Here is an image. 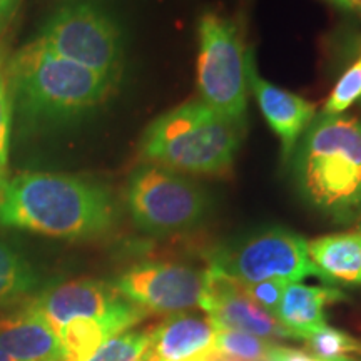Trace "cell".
Here are the masks:
<instances>
[{"label": "cell", "mask_w": 361, "mask_h": 361, "mask_svg": "<svg viewBox=\"0 0 361 361\" xmlns=\"http://www.w3.org/2000/svg\"><path fill=\"white\" fill-rule=\"evenodd\" d=\"M117 221L111 189L94 179L51 171H24L0 184V228L85 241Z\"/></svg>", "instance_id": "cell-1"}, {"label": "cell", "mask_w": 361, "mask_h": 361, "mask_svg": "<svg viewBox=\"0 0 361 361\" xmlns=\"http://www.w3.org/2000/svg\"><path fill=\"white\" fill-rule=\"evenodd\" d=\"M303 200L340 224L361 218V121L319 114L291 156Z\"/></svg>", "instance_id": "cell-2"}, {"label": "cell", "mask_w": 361, "mask_h": 361, "mask_svg": "<svg viewBox=\"0 0 361 361\" xmlns=\"http://www.w3.org/2000/svg\"><path fill=\"white\" fill-rule=\"evenodd\" d=\"M13 109L32 124H66L97 111L119 80L27 42L6 62Z\"/></svg>", "instance_id": "cell-3"}, {"label": "cell", "mask_w": 361, "mask_h": 361, "mask_svg": "<svg viewBox=\"0 0 361 361\" xmlns=\"http://www.w3.org/2000/svg\"><path fill=\"white\" fill-rule=\"evenodd\" d=\"M245 129L246 119L226 117L192 99L147 126L139 154L142 162L184 176H221L233 169Z\"/></svg>", "instance_id": "cell-4"}, {"label": "cell", "mask_w": 361, "mask_h": 361, "mask_svg": "<svg viewBox=\"0 0 361 361\" xmlns=\"http://www.w3.org/2000/svg\"><path fill=\"white\" fill-rule=\"evenodd\" d=\"M30 42L116 80L123 75L124 34L104 0H57Z\"/></svg>", "instance_id": "cell-5"}, {"label": "cell", "mask_w": 361, "mask_h": 361, "mask_svg": "<svg viewBox=\"0 0 361 361\" xmlns=\"http://www.w3.org/2000/svg\"><path fill=\"white\" fill-rule=\"evenodd\" d=\"M252 62L236 22L216 12L202 13L197 20V89L202 102L226 117L246 119Z\"/></svg>", "instance_id": "cell-6"}, {"label": "cell", "mask_w": 361, "mask_h": 361, "mask_svg": "<svg viewBox=\"0 0 361 361\" xmlns=\"http://www.w3.org/2000/svg\"><path fill=\"white\" fill-rule=\"evenodd\" d=\"M124 201L135 228L154 236L188 231L211 209L209 196L200 184L151 162L130 173Z\"/></svg>", "instance_id": "cell-7"}, {"label": "cell", "mask_w": 361, "mask_h": 361, "mask_svg": "<svg viewBox=\"0 0 361 361\" xmlns=\"http://www.w3.org/2000/svg\"><path fill=\"white\" fill-rule=\"evenodd\" d=\"M209 266L243 284L283 279L301 283L314 276L323 281L308 255V241L284 228H268L223 246L211 255Z\"/></svg>", "instance_id": "cell-8"}, {"label": "cell", "mask_w": 361, "mask_h": 361, "mask_svg": "<svg viewBox=\"0 0 361 361\" xmlns=\"http://www.w3.org/2000/svg\"><path fill=\"white\" fill-rule=\"evenodd\" d=\"M206 269L173 261H144L112 281L126 300L147 313L178 314L200 306Z\"/></svg>", "instance_id": "cell-9"}, {"label": "cell", "mask_w": 361, "mask_h": 361, "mask_svg": "<svg viewBox=\"0 0 361 361\" xmlns=\"http://www.w3.org/2000/svg\"><path fill=\"white\" fill-rule=\"evenodd\" d=\"M200 308L216 328L236 329L271 341L296 340L276 316L268 313L247 296L241 283L213 266L206 269V284Z\"/></svg>", "instance_id": "cell-10"}, {"label": "cell", "mask_w": 361, "mask_h": 361, "mask_svg": "<svg viewBox=\"0 0 361 361\" xmlns=\"http://www.w3.org/2000/svg\"><path fill=\"white\" fill-rule=\"evenodd\" d=\"M130 303L112 286L99 279H71L45 288L29 306L56 331L75 318H99L114 313Z\"/></svg>", "instance_id": "cell-11"}, {"label": "cell", "mask_w": 361, "mask_h": 361, "mask_svg": "<svg viewBox=\"0 0 361 361\" xmlns=\"http://www.w3.org/2000/svg\"><path fill=\"white\" fill-rule=\"evenodd\" d=\"M250 89L258 101L264 121L278 135L283 162H290L300 139L318 116L316 106L308 99L261 78L256 72L255 62L250 69Z\"/></svg>", "instance_id": "cell-12"}, {"label": "cell", "mask_w": 361, "mask_h": 361, "mask_svg": "<svg viewBox=\"0 0 361 361\" xmlns=\"http://www.w3.org/2000/svg\"><path fill=\"white\" fill-rule=\"evenodd\" d=\"M216 326L209 318L171 314L151 328L146 355L152 361H189L214 348Z\"/></svg>", "instance_id": "cell-13"}, {"label": "cell", "mask_w": 361, "mask_h": 361, "mask_svg": "<svg viewBox=\"0 0 361 361\" xmlns=\"http://www.w3.org/2000/svg\"><path fill=\"white\" fill-rule=\"evenodd\" d=\"M0 350L17 361H64L56 331L29 305L0 318Z\"/></svg>", "instance_id": "cell-14"}, {"label": "cell", "mask_w": 361, "mask_h": 361, "mask_svg": "<svg viewBox=\"0 0 361 361\" xmlns=\"http://www.w3.org/2000/svg\"><path fill=\"white\" fill-rule=\"evenodd\" d=\"M149 313L134 303L99 318H75L57 331L64 361H87L106 341L133 329Z\"/></svg>", "instance_id": "cell-15"}, {"label": "cell", "mask_w": 361, "mask_h": 361, "mask_svg": "<svg viewBox=\"0 0 361 361\" xmlns=\"http://www.w3.org/2000/svg\"><path fill=\"white\" fill-rule=\"evenodd\" d=\"M343 300H346V296L336 288L290 283L283 293L276 318L296 340H308L311 335L326 326L324 308Z\"/></svg>", "instance_id": "cell-16"}, {"label": "cell", "mask_w": 361, "mask_h": 361, "mask_svg": "<svg viewBox=\"0 0 361 361\" xmlns=\"http://www.w3.org/2000/svg\"><path fill=\"white\" fill-rule=\"evenodd\" d=\"M308 255L323 281L361 286V229L311 239Z\"/></svg>", "instance_id": "cell-17"}, {"label": "cell", "mask_w": 361, "mask_h": 361, "mask_svg": "<svg viewBox=\"0 0 361 361\" xmlns=\"http://www.w3.org/2000/svg\"><path fill=\"white\" fill-rule=\"evenodd\" d=\"M39 284V274L30 261L0 239V306L24 300Z\"/></svg>", "instance_id": "cell-18"}, {"label": "cell", "mask_w": 361, "mask_h": 361, "mask_svg": "<svg viewBox=\"0 0 361 361\" xmlns=\"http://www.w3.org/2000/svg\"><path fill=\"white\" fill-rule=\"evenodd\" d=\"M276 345V341L250 335V333L236 331V329L216 328L214 348L241 360L268 361L271 351H273Z\"/></svg>", "instance_id": "cell-19"}, {"label": "cell", "mask_w": 361, "mask_h": 361, "mask_svg": "<svg viewBox=\"0 0 361 361\" xmlns=\"http://www.w3.org/2000/svg\"><path fill=\"white\" fill-rule=\"evenodd\" d=\"M305 341L311 355L322 361L343 358V356H350V358L361 356V340L328 324Z\"/></svg>", "instance_id": "cell-20"}, {"label": "cell", "mask_w": 361, "mask_h": 361, "mask_svg": "<svg viewBox=\"0 0 361 361\" xmlns=\"http://www.w3.org/2000/svg\"><path fill=\"white\" fill-rule=\"evenodd\" d=\"M151 341V329L119 333L106 341L87 361H141Z\"/></svg>", "instance_id": "cell-21"}, {"label": "cell", "mask_w": 361, "mask_h": 361, "mask_svg": "<svg viewBox=\"0 0 361 361\" xmlns=\"http://www.w3.org/2000/svg\"><path fill=\"white\" fill-rule=\"evenodd\" d=\"M361 101V56L353 66L343 72L331 92L324 102L323 114L340 116Z\"/></svg>", "instance_id": "cell-22"}, {"label": "cell", "mask_w": 361, "mask_h": 361, "mask_svg": "<svg viewBox=\"0 0 361 361\" xmlns=\"http://www.w3.org/2000/svg\"><path fill=\"white\" fill-rule=\"evenodd\" d=\"M13 119V101L6 71V61L0 59V184L8 178V154Z\"/></svg>", "instance_id": "cell-23"}, {"label": "cell", "mask_w": 361, "mask_h": 361, "mask_svg": "<svg viewBox=\"0 0 361 361\" xmlns=\"http://www.w3.org/2000/svg\"><path fill=\"white\" fill-rule=\"evenodd\" d=\"M288 284L290 283L283 281V279H269V281L243 284V288L252 301H256L268 313L276 316L278 306L281 303L283 293Z\"/></svg>", "instance_id": "cell-24"}, {"label": "cell", "mask_w": 361, "mask_h": 361, "mask_svg": "<svg viewBox=\"0 0 361 361\" xmlns=\"http://www.w3.org/2000/svg\"><path fill=\"white\" fill-rule=\"evenodd\" d=\"M268 361H322V360H318L316 356L308 353V351L295 350V348H290V346L279 345L278 343V345L273 348V351H271Z\"/></svg>", "instance_id": "cell-25"}, {"label": "cell", "mask_w": 361, "mask_h": 361, "mask_svg": "<svg viewBox=\"0 0 361 361\" xmlns=\"http://www.w3.org/2000/svg\"><path fill=\"white\" fill-rule=\"evenodd\" d=\"M24 0H0V35L11 25Z\"/></svg>", "instance_id": "cell-26"}, {"label": "cell", "mask_w": 361, "mask_h": 361, "mask_svg": "<svg viewBox=\"0 0 361 361\" xmlns=\"http://www.w3.org/2000/svg\"><path fill=\"white\" fill-rule=\"evenodd\" d=\"M204 356L209 361H250V360H241V358H236V356H231V355H226L223 351L213 348L211 351H207L204 353Z\"/></svg>", "instance_id": "cell-27"}, {"label": "cell", "mask_w": 361, "mask_h": 361, "mask_svg": "<svg viewBox=\"0 0 361 361\" xmlns=\"http://www.w3.org/2000/svg\"><path fill=\"white\" fill-rule=\"evenodd\" d=\"M345 11L355 12L361 16V0H345Z\"/></svg>", "instance_id": "cell-28"}, {"label": "cell", "mask_w": 361, "mask_h": 361, "mask_svg": "<svg viewBox=\"0 0 361 361\" xmlns=\"http://www.w3.org/2000/svg\"><path fill=\"white\" fill-rule=\"evenodd\" d=\"M324 2L331 4V6H335L338 8H341V11H345V0H324Z\"/></svg>", "instance_id": "cell-29"}, {"label": "cell", "mask_w": 361, "mask_h": 361, "mask_svg": "<svg viewBox=\"0 0 361 361\" xmlns=\"http://www.w3.org/2000/svg\"><path fill=\"white\" fill-rule=\"evenodd\" d=\"M0 361H17V360H13L12 356H8L7 353H4V351L0 350Z\"/></svg>", "instance_id": "cell-30"}, {"label": "cell", "mask_w": 361, "mask_h": 361, "mask_svg": "<svg viewBox=\"0 0 361 361\" xmlns=\"http://www.w3.org/2000/svg\"><path fill=\"white\" fill-rule=\"evenodd\" d=\"M328 361H355L353 358H350V356H343V358H336V360H328Z\"/></svg>", "instance_id": "cell-31"}, {"label": "cell", "mask_w": 361, "mask_h": 361, "mask_svg": "<svg viewBox=\"0 0 361 361\" xmlns=\"http://www.w3.org/2000/svg\"><path fill=\"white\" fill-rule=\"evenodd\" d=\"M358 229H361V218H360V226H358Z\"/></svg>", "instance_id": "cell-32"}, {"label": "cell", "mask_w": 361, "mask_h": 361, "mask_svg": "<svg viewBox=\"0 0 361 361\" xmlns=\"http://www.w3.org/2000/svg\"><path fill=\"white\" fill-rule=\"evenodd\" d=\"M0 59H2V57H0Z\"/></svg>", "instance_id": "cell-33"}, {"label": "cell", "mask_w": 361, "mask_h": 361, "mask_svg": "<svg viewBox=\"0 0 361 361\" xmlns=\"http://www.w3.org/2000/svg\"><path fill=\"white\" fill-rule=\"evenodd\" d=\"M360 102H361V101H360Z\"/></svg>", "instance_id": "cell-34"}]
</instances>
